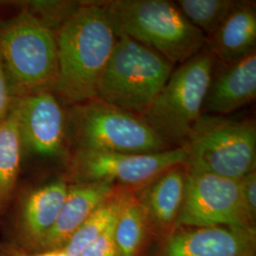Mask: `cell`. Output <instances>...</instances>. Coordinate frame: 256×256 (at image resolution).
Instances as JSON below:
<instances>
[{"label": "cell", "instance_id": "obj_7", "mask_svg": "<svg viewBox=\"0 0 256 256\" xmlns=\"http://www.w3.org/2000/svg\"><path fill=\"white\" fill-rule=\"evenodd\" d=\"M216 61L210 50L203 48L180 64L142 117L172 146H182L202 116Z\"/></svg>", "mask_w": 256, "mask_h": 256}, {"label": "cell", "instance_id": "obj_8", "mask_svg": "<svg viewBox=\"0 0 256 256\" xmlns=\"http://www.w3.org/2000/svg\"><path fill=\"white\" fill-rule=\"evenodd\" d=\"M185 162L182 147L151 154L74 150L68 156L64 176L68 183L106 182L138 191L168 168Z\"/></svg>", "mask_w": 256, "mask_h": 256}, {"label": "cell", "instance_id": "obj_24", "mask_svg": "<svg viewBox=\"0 0 256 256\" xmlns=\"http://www.w3.org/2000/svg\"><path fill=\"white\" fill-rule=\"evenodd\" d=\"M14 98L12 97L5 76L0 66V124L9 115Z\"/></svg>", "mask_w": 256, "mask_h": 256}, {"label": "cell", "instance_id": "obj_6", "mask_svg": "<svg viewBox=\"0 0 256 256\" xmlns=\"http://www.w3.org/2000/svg\"><path fill=\"white\" fill-rule=\"evenodd\" d=\"M180 147L187 169L240 180L256 170V122L202 114Z\"/></svg>", "mask_w": 256, "mask_h": 256}, {"label": "cell", "instance_id": "obj_25", "mask_svg": "<svg viewBox=\"0 0 256 256\" xmlns=\"http://www.w3.org/2000/svg\"><path fill=\"white\" fill-rule=\"evenodd\" d=\"M0 256H30L16 243H0Z\"/></svg>", "mask_w": 256, "mask_h": 256}, {"label": "cell", "instance_id": "obj_13", "mask_svg": "<svg viewBox=\"0 0 256 256\" xmlns=\"http://www.w3.org/2000/svg\"><path fill=\"white\" fill-rule=\"evenodd\" d=\"M187 176L185 164L174 165L144 188L134 191L146 210L154 242H160L174 232L182 206Z\"/></svg>", "mask_w": 256, "mask_h": 256}, {"label": "cell", "instance_id": "obj_16", "mask_svg": "<svg viewBox=\"0 0 256 256\" xmlns=\"http://www.w3.org/2000/svg\"><path fill=\"white\" fill-rule=\"evenodd\" d=\"M210 54L224 66L238 63L256 52L254 5L238 2L214 34L206 37Z\"/></svg>", "mask_w": 256, "mask_h": 256}, {"label": "cell", "instance_id": "obj_5", "mask_svg": "<svg viewBox=\"0 0 256 256\" xmlns=\"http://www.w3.org/2000/svg\"><path fill=\"white\" fill-rule=\"evenodd\" d=\"M174 70V64L149 46L117 34L97 88V98L144 117Z\"/></svg>", "mask_w": 256, "mask_h": 256}, {"label": "cell", "instance_id": "obj_21", "mask_svg": "<svg viewBox=\"0 0 256 256\" xmlns=\"http://www.w3.org/2000/svg\"><path fill=\"white\" fill-rule=\"evenodd\" d=\"M12 5L25 10L56 32L82 5L79 1H16Z\"/></svg>", "mask_w": 256, "mask_h": 256}, {"label": "cell", "instance_id": "obj_10", "mask_svg": "<svg viewBox=\"0 0 256 256\" xmlns=\"http://www.w3.org/2000/svg\"><path fill=\"white\" fill-rule=\"evenodd\" d=\"M23 155L68 158L66 110L54 92L16 99Z\"/></svg>", "mask_w": 256, "mask_h": 256}, {"label": "cell", "instance_id": "obj_3", "mask_svg": "<svg viewBox=\"0 0 256 256\" xmlns=\"http://www.w3.org/2000/svg\"><path fill=\"white\" fill-rule=\"evenodd\" d=\"M116 34L149 46L174 64L200 52L206 36L167 0H114L102 2Z\"/></svg>", "mask_w": 256, "mask_h": 256}, {"label": "cell", "instance_id": "obj_12", "mask_svg": "<svg viewBox=\"0 0 256 256\" xmlns=\"http://www.w3.org/2000/svg\"><path fill=\"white\" fill-rule=\"evenodd\" d=\"M68 189L66 176L32 187L19 196L16 216L18 245L28 254L39 252L54 226Z\"/></svg>", "mask_w": 256, "mask_h": 256}, {"label": "cell", "instance_id": "obj_19", "mask_svg": "<svg viewBox=\"0 0 256 256\" xmlns=\"http://www.w3.org/2000/svg\"><path fill=\"white\" fill-rule=\"evenodd\" d=\"M132 191L131 189L117 185L113 192L102 202L61 250L68 256H81L94 240L117 220L128 196Z\"/></svg>", "mask_w": 256, "mask_h": 256}, {"label": "cell", "instance_id": "obj_11", "mask_svg": "<svg viewBox=\"0 0 256 256\" xmlns=\"http://www.w3.org/2000/svg\"><path fill=\"white\" fill-rule=\"evenodd\" d=\"M256 232L225 226L178 227L148 256H256Z\"/></svg>", "mask_w": 256, "mask_h": 256}, {"label": "cell", "instance_id": "obj_9", "mask_svg": "<svg viewBox=\"0 0 256 256\" xmlns=\"http://www.w3.org/2000/svg\"><path fill=\"white\" fill-rule=\"evenodd\" d=\"M182 226L256 232L243 210L239 180L189 169L176 228Z\"/></svg>", "mask_w": 256, "mask_h": 256}, {"label": "cell", "instance_id": "obj_23", "mask_svg": "<svg viewBox=\"0 0 256 256\" xmlns=\"http://www.w3.org/2000/svg\"><path fill=\"white\" fill-rule=\"evenodd\" d=\"M116 221L99 238L94 240L80 256H118L114 236Z\"/></svg>", "mask_w": 256, "mask_h": 256}, {"label": "cell", "instance_id": "obj_18", "mask_svg": "<svg viewBox=\"0 0 256 256\" xmlns=\"http://www.w3.org/2000/svg\"><path fill=\"white\" fill-rule=\"evenodd\" d=\"M22 158L14 99L9 115L0 124V216L7 212L16 198Z\"/></svg>", "mask_w": 256, "mask_h": 256}, {"label": "cell", "instance_id": "obj_26", "mask_svg": "<svg viewBox=\"0 0 256 256\" xmlns=\"http://www.w3.org/2000/svg\"><path fill=\"white\" fill-rule=\"evenodd\" d=\"M30 256H70L68 254H66L64 250H46V252H36L34 254H30Z\"/></svg>", "mask_w": 256, "mask_h": 256}, {"label": "cell", "instance_id": "obj_22", "mask_svg": "<svg viewBox=\"0 0 256 256\" xmlns=\"http://www.w3.org/2000/svg\"><path fill=\"white\" fill-rule=\"evenodd\" d=\"M240 196L243 210L250 224L256 228V172L252 171L239 180Z\"/></svg>", "mask_w": 256, "mask_h": 256}, {"label": "cell", "instance_id": "obj_20", "mask_svg": "<svg viewBox=\"0 0 256 256\" xmlns=\"http://www.w3.org/2000/svg\"><path fill=\"white\" fill-rule=\"evenodd\" d=\"M232 0H178L176 2L183 16L205 36H210L234 8Z\"/></svg>", "mask_w": 256, "mask_h": 256}, {"label": "cell", "instance_id": "obj_4", "mask_svg": "<svg viewBox=\"0 0 256 256\" xmlns=\"http://www.w3.org/2000/svg\"><path fill=\"white\" fill-rule=\"evenodd\" d=\"M66 129L68 153L74 150H97L151 154L174 147L142 117L98 98L68 106Z\"/></svg>", "mask_w": 256, "mask_h": 256}, {"label": "cell", "instance_id": "obj_1", "mask_svg": "<svg viewBox=\"0 0 256 256\" xmlns=\"http://www.w3.org/2000/svg\"><path fill=\"white\" fill-rule=\"evenodd\" d=\"M58 79L54 94L70 106L97 98V88L117 40L102 2H82L55 32Z\"/></svg>", "mask_w": 256, "mask_h": 256}, {"label": "cell", "instance_id": "obj_14", "mask_svg": "<svg viewBox=\"0 0 256 256\" xmlns=\"http://www.w3.org/2000/svg\"><path fill=\"white\" fill-rule=\"evenodd\" d=\"M116 186L106 182L68 183V194L58 218L38 252L64 247L82 223L113 192Z\"/></svg>", "mask_w": 256, "mask_h": 256}, {"label": "cell", "instance_id": "obj_17", "mask_svg": "<svg viewBox=\"0 0 256 256\" xmlns=\"http://www.w3.org/2000/svg\"><path fill=\"white\" fill-rule=\"evenodd\" d=\"M115 243L118 256H148L154 236L146 210L134 191L128 200L115 224Z\"/></svg>", "mask_w": 256, "mask_h": 256}, {"label": "cell", "instance_id": "obj_2", "mask_svg": "<svg viewBox=\"0 0 256 256\" xmlns=\"http://www.w3.org/2000/svg\"><path fill=\"white\" fill-rule=\"evenodd\" d=\"M0 66L14 99L54 92L59 72L54 32L25 10L0 19Z\"/></svg>", "mask_w": 256, "mask_h": 256}, {"label": "cell", "instance_id": "obj_15", "mask_svg": "<svg viewBox=\"0 0 256 256\" xmlns=\"http://www.w3.org/2000/svg\"><path fill=\"white\" fill-rule=\"evenodd\" d=\"M256 97V54L225 66L216 78L212 75L203 114L225 116L254 101Z\"/></svg>", "mask_w": 256, "mask_h": 256}]
</instances>
